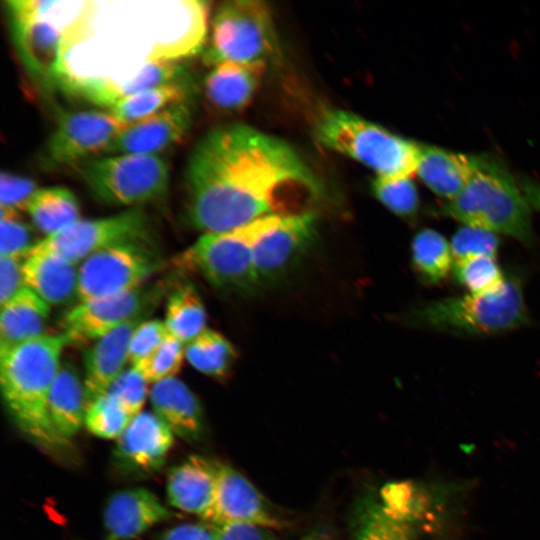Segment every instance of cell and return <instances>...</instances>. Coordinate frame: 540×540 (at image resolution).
<instances>
[{
    "label": "cell",
    "mask_w": 540,
    "mask_h": 540,
    "mask_svg": "<svg viewBox=\"0 0 540 540\" xmlns=\"http://www.w3.org/2000/svg\"><path fill=\"white\" fill-rule=\"evenodd\" d=\"M183 178L187 221L203 234L312 210L323 195L320 180L292 146L243 124L202 136Z\"/></svg>",
    "instance_id": "cell-1"
},
{
    "label": "cell",
    "mask_w": 540,
    "mask_h": 540,
    "mask_svg": "<svg viewBox=\"0 0 540 540\" xmlns=\"http://www.w3.org/2000/svg\"><path fill=\"white\" fill-rule=\"evenodd\" d=\"M208 15L199 0L88 1L63 37L58 91L109 110L147 64L202 52Z\"/></svg>",
    "instance_id": "cell-2"
},
{
    "label": "cell",
    "mask_w": 540,
    "mask_h": 540,
    "mask_svg": "<svg viewBox=\"0 0 540 540\" xmlns=\"http://www.w3.org/2000/svg\"><path fill=\"white\" fill-rule=\"evenodd\" d=\"M67 344L64 335L43 334L0 350V386L6 408L16 425L47 448L63 447L66 440L54 430L48 397Z\"/></svg>",
    "instance_id": "cell-3"
},
{
    "label": "cell",
    "mask_w": 540,
    "mask_h": 540,
    "mask_svg": "<svg viewBox=\"0 0 540 540\" xmlns=\"http://www.w3.org/2000/svg\"><path fill=\"white\" fill-rule=\"evenodd\" d=\"M531 209L519 182L501 162L485 154L480 168L461 192L442 206L441 214L530 245L534 242Z\"/></svg>",
    "instance_id": "cell-4"
},
{
    "label": "cell",
    "mask_w": 540,
    "mask_h": 540,
    "mask_svg": "<svg viewBox=\"0 0 540 540\" xmlns=\"http://www.w3.org/2000/svg\"><path fill=\"white\" fill-rule=\"evenodd\" d=\"M313 135L321 146L362 163L377 177L416 174L421 144L352 112L337 108L322 111Z\"/></svg>",
    "instance_id": "cell-5"
},
{
    "label": "cell",
    "mask_w": 540,
    "mask_h": 540,
    "mask_svg": "<svg viewBox=\"0 0 540 540\" xmlns=\"http://www.w3.org/2000/svg\"><path fill=\"white\" fill-rule=\"evenodd\" d=\"M527 320L522 288L513 277H506L494 291L431 301L410 315V321L417 326L472 336L505 332Z\"/></svg>",
    "instance_id": "cell-6"
},
{
    "label": "cell",
    "mask_w": 540,
    "mask_h": 540,
    "mask_svg": "<svg viewBox=\"0 0 540 540\" xmlns=\"http://www.w3.org/2000/svg\"><path fill=\"white\" fill-rule=\"evenodd\" d=\"M278 55V38L266 2L230 0L217 8L202 51L206 65L230 61L264 70Z\"/></svg>",
    "instance_id": "cell-7"
},
{
    "label": "cell",
    "mask_w": 540,
    "mask_h": 540,
    "mask_svg": "<svg viewBox=\"0 0 540 540\" xmlns=\"http://www.w3.org/2000/svg\"><path fill=\"white\" fill-rule=\"evenodd\" d=\"M284 215L258 219L233 230L204 233L179 257V264L198 272L216 288L248 293L259 288L254 267L258 241Z\"/></svg>",
    "instance_id": "cell-8"
},
{
    "label": "cell",
    "mask_w": 540,
    "mask_h": 540,
    "mask_svg": "<svg viewBox=\"0 0 540 540\" xmlns=\"http://www.w3.org/2000/svg\"><path fill=\"white\" fill-rule=\"evenodd\" d=\"M77 169L91 194L106 204L136 208L160 201L168 192L170 169L160 155L99 156Z\"/></svg>",
    "instance_id": "cell-9"
},
{
    "label": "cell",
    "mask_w": 540,
    "mask_h": 540,
    "mask_svg": "<svg viewBox=\"0 0 540 540\" xmlns=\"http://www.w3.org/2000/svg\"><path fill=\"white\" fill-rule=\"evenodd\" d=\"M11 39L25 71L45 94L58 91L64 31L43 14L36 0H8Z\"/></svg>",
    "instance_id": "cell-10"
},
{
    "label": "cell",
    "mask_w": 540,
    "mask_h": 540,
    "mask_svg": "<svg viewBox=\"0 0 540 540\" xmlns=\"http://www.w3.org/2000/svg\"><path fill=\"white\" fill-rule=\"evenodd\" d=\"M161 265L152 243H125L97 251L78 266V302L143 287Z\"/></svg>",
    "instance_id": "cell-11"
},
{
    "label": "cell",
    "mask_w": 540,
    "mask_h": 540,
    "mask_svg": "<svg viewBox=\"0 0 540 540\" xmlns=\"http://www.w3.org/2000/svg\"><path fill=\"white\" fill-rule=\"evenodd\" d=\"M56 112L55 128L40 154V162L47 169L77 168L101 153L106 154L128 126L108 111L59 109Z\"/></svg>",
    "instance_id": "cell-12"
},
{
    "label": "cell",
    "mask_w": 540,
    "mask_h": 540,
    "mask_svg": "<svg viewBox=\"0 0 540 540\" xmlns=\"http://www.w3.org/2000/svg\"><path fill=\"white\" fill-rule=\"evenodd\" d=\"M148 216L139 207L118 214L78 220L35 244L73 263H81L97 251L125 243H152Z\"/></svg>",
    "instance_id": "cell-13"
},
{
    "label": "cell",
    "mask_w": 540,
    "mask_h": 540,
    "mask_svg": "<svg viewBox=\"0 0 540 540\" xmlns=\"http://www.w3.org/2000/svg\"><path fill=\"white\" fill-rule=\"evenodd\" d=\"M159 296L155 288L138 289L78 302L62 319L67 344L96 341L119 326L143 319Z\"/></svg>",
    "instance_id": "cell-14"
},
{
    "label": "cell",
    "mask_w": 540,
    "mask_h": 540,
    "mask_svg": "<svg viewBox=\"0 0 540 540\" xmlns=\"http://www.w3.org/2000/svg\"><path fill=\"white\" fill-rule=\"evenodd\" d=\"M317 224L314 210L284 215L261 237L254 255L259 288L279 280L304 255L315 239Z\"/></svg>",
    "instance_id": "cell-15"
},
{
    "label": "cell",
    "mask_w": 540,
    "mask_h": 540,
    "mask_svg": "<svg viewBox=\"0 0 540 540\" xmlns=\"http://www.w3.org/2000/svg\"><path fill=\"white\" fill-rule=\"evenodd\" d=\"M202 519L214 527L245 523L271 529L282 525L249 480L234 468L220 464L212 502Z\"/></svg>",
    "instance_id": "cell-16"
},
{
    "label": "cell",
    "mask_w": 540,
    "mask_h": 540,
    "mask_svg": "<svg viewBox=\"0 0 540 540\" xmlns=\"http://www.w3.org/2000/svg\"><path fill=\"white\" fill-rule=\"evenodd\" d=\"M193 102L172 105L144 120L128 125L105 155L159 153L181 143L193 120Z\"/></svg>",
    "instance_id": "cell-17"
},
{
    "label": "cell",
    "mask_w": 540,
    "mask_h": 540,
    "mask_svg": "<svg viewBox=\"0 0 540 540\" xmlns=\"http://www.w3.org/2000/svg\"><path fill=\"white\" fill-rule=\"evenodd\" d=\"M174 434L153 412H140L117 439L115 456L129 471L151 473L165 462Z\"/></svg>",
    "instance_id": "cell-18"
},
{
    "label": "cell",
    "mask_w": 540,
    "mask_h": 540,
    "mask_svg": "<svg viewBox=\"0 0 540 540\" xmlns=\"http://www.w3.org/2000/svg\"><path fill=\"white\" fill-rule=\"evenodd\" d=\"M135 319L109 332L86 350L84 354V389L87 406L105 394L125 370L129 362V344L136 326Z\"/></svg>",
    "instance_id": "cell-19"
},
{
    "label": "cell",
    "mask_w": 540,
    "mask_h": 540,
    "mask_svg": "<svg viewBox=\"0 0 540 540\" xmlns=\"http://www.w3.org/2000/svg\"><path fill=\"white\" fill-rule=\"evenodd\" d=\"M170 516L167 508L149 490L132 488L114 493L104 510L108 540H131Z\"/></svg>",
    "instance_id": "cell-20"
},
{
    "label": "cell",
    "mask_w": 540,
    "mask_h": 540,
    "mask_svg": "<svg viewBox=\"0 0 540 540\" xmlns=\"http://www.w3.org/2000/svg\"><path fill=\"white\" fill-rule=\"evenodd\" d=\"M25 286L47 304L65 305L78 300V267L61 255L32 247L23 261Z\"/></svg>",
    "instance_id": "cell-21"
},
{
    "label": "cell",
    "mask_w": 540,
    "mask_h": 540,
    "mask_svg": "<svg viewBox=\"0 0 540 540\" xmlns=\"http://www.w3.org/2000/svg\"><path fill=\"white\" fill-rule=\"evenodd\" d=\"M484 157L421 144L416 174L434 194L449 201L474 176Z\"/></svg>",
    "instance_id": "cell-22"
},
{
    "label": "cell",
    "mask_w": 540,
    "mask_h": 540,
    "mask_svg": "<svg viewBox=\"0 0 540 540\" xmlns=\"http://www.w3.org/2000/svg\"><path fill=\"white\" fill-rule=\"evenodd\" d=\"M154 413L174 435L199 440L204 432V414L194 392L176 377L154 383L149 393Z\"/></svg>",
    "instance_id": "cell-23"
},
{
    "label": "cell",
    "mask_w": 540,
    "mask_h": 540,
    "mask_svg": "<svg viewBox=\"0 0 540 540\" xmlns=\"http://www.w3.org/2000/svg\"><path fill=\"white\" fill-rule=\"evenodd\" d=\"M218 467L219 464L198 455L174 466L167 479L169 503L202 518L212 502Z\"/></svg>",
    "instance_id": "cell-24"
},
{
    "label": "cell",
    "mask_w": 540,
    "mask_h": 540,
    "mask_svg": "<svg viewBox=\"0 0 540 540\" xmlns=\"http://www.w3.org/2000/svg\"><path fill=\"white\" fill-rule=\"evenodd\" d=\"M263 71L230 61L222 62L212 67L204 80L205 97L218 111H240L253 98Z\"/></svg>",
    "instance_id": "cell-25"
},
{
    "label": "cell",
    "mask_w": 540,
    "mask_h": 540,
    "mask_svg": "<svg viewBox=\"0 0 540 540\" xmlns=\"http://www.w3.org/2000/svg\"><path fill=\"white\" fill-rule=\"evenodd\" d=\"M50 305L24 287L1 305L0 350L37 338L44 333Z\"/></svg>",
    "instance_id": "cell-26"
},
{
    "label": "cell",
    "mask_w": 540,
    "mask_h": 540,
    "mask_svg": "<svg viewBox=\"0 0 540 540\" xmlns=\"http://www.w3.org/2000/svg\"><path fill=\"white\" fill-rule=\"evenodd\" d=\"M84 383L75 366L61 363L48 397V415L56 433L64 440L73 437L84 424Z\"/></svg>",
    "instance_id": "cell-27"
},
{
    "label": "cell",
    "mask_w": 540,
    "mask_h": 540,
    "mask_svg": "<svg viewBox=\"0 0 540 540\" xmlns=\"http://www.w3.org/2000/svg\"><path fill=\"white\" fill-rule=\"evenodd\" d=\"M408 518L384 500L363 498L356 507L351 540H415Z\"/></svg>",
    "instance_id": "cell-28"
},
{
    "label": "cell",
    "mask_w": 540,
    "mask_h": 540,
    "mask_svg": "<svg viewBox=\"0 0 540 540\" xmlns=\"http://www.w3.org/2000/svg\"><path fill=\"white\" fill-rule=\"evenodd\" d=\"M26 212L46 237L78 221L80 206L71 190L52 186L38 189L28 202Z\"/></svg>",
    "instance_id": "cell-29"
},
{
    "label": "cell",
    "mask_w": 540,
    "mask_h": 540,
    "mask_svg": "<svg viewBox=\"0 0 540 540\" xmlns=\"http://www.w3.org/2000/svg\"><path fill=\"white\" fill-rule=\"evenodd\" d=\"M196 91L195 83L164 85L121 98L108 112L130 125L172 105L193 102Z\"/></svg>",
    "instance_id": "cell-30"
},
{
    "label": "cell",
    "mask_w": 540,
    "mask_h": 540,
    "mask_svg": "<svg viewBox=\"0 0 540 540\" xmlns=\"http://www.w3.org/2000/svg\"><path fill=\"white\" fill-rule=\"evenodd\" d=\"M206 319L204 303L192 284L169 294L164 323L170 335L186 345L206 329Z\"/></svg>",
    "instance_id": "cell-31"
},
{
    "label": "cell",
    "mask_w": 540,
    "mask_h": 540,
    "mask_svg": "<svg viewBox=\"0 0 540 540\" xmlns=\"http://www.w3.org/2000/svg\"><path fill=\"white\" fill-rule=\"evenodd\" d=\"M411 262L414 271L424 283L439 284L453 269L450 242L434 229H422L412 240Z\"/></svg>",
    "instance_id": "cell-32"
},
{
    "label": "cell",
    "mask_w": 540,
    "mask_h": 540,
    "mask_svg": "<svg viewBox=\"0 0 540 540\" xmlns=\"http://www.w3.org/2000/svg\"><path fill=\"white\" fill-rule=\"evenodd\" d=\"M236 355L232 343L209 328L185 345V359L188 363L202 374L217 379L228 375Z\"/></svg>",
    "instance_id": "cell-33"
},
{
    "label": "cell",
    "mask_w": 540,
    "mask_h": 540,
    "mask_svg": "<svg viewBox=\"0 0 540 540\" xmlns=\"http://www.w3.org/2000/svg\"><path fill=\"white\" fill-rule=\"evenodd\" d=\"M132 419L113 395L105 393L87 406L84 424L99 438L118 439Z\"/></svg>",
    "instance_id": "cell-34"
},
{
    "label": "cell",
    "mask_w": 540,
    "mask_h": 540,
    "mask_svg": "<svg viewBox=\"0 0 540 540\" xmlns=\"http://www.w3.org/2000/svg\"><path fill=\"white\" fill-rule=\"evenodd\" d=\"M452 272L457 282L468 293L482 294L499 288L505 281L495 257L477 256L453 263Z\"/></svg>",
    "instance_id": "cell-35"
},
{
    "label": "cell",
    "mask_w": 540,
    "mask_h": 540,
    "mask_svg": "<svg viewBox=\"0 0 540 540\" xmlns=\"http://www.w3.org/2000/svg\"><path fill=\"white\" fill-rule=\"evenodd\" d=\"M372 192L378 201L399 217H413L419 209V193L412 177L376 176Z\"/></svg>",
    "instance_id": "cell-36"
},
{
    "label": "cell",
    "mask_w": 540,
    "mask_h": 540,
    "mask_svg": "<svg viewBox=\"0 0 540 540\" xmlns=\"http://www.w3.org/2000/svg\"><path fill=\"white\" fill-rule=\"evenodd\" d=\"M185 359V344L172 335L146 358L133 365L148 383L173 378L180 371Z\"/></svg>",
    "instance_id": "cell-37"
},
{
    "label": "cell",
    "mask_w": 540,
    "mask_h": 540,
    "mask_svg": "<svg viewBox=\"0 0 540 540\" xmlns=\"http://www.w3.org/2000/svg\"><path fill=\"white\" fill-rule=\"evenodd\" d=\"M450 246L454 262L477 256L496 258L499 238L493 232L463 225L453 235Z\"/></svg>",
    "instance_id": "cell-38"
},
{
    "label": "cell",
    "mask_w": 540,
    "mask_h": 540,
    "mask_svg": "<svg viewBox=\"0 0 540 540\" xmlns=\"http://www.w3.org/2000/svg\"><path fill=\"white\" fill-rule=\"evenodd\" d=\"M0 257L26 258L32 247V228L23 222L20 212L1 208Z\"/></svg>",
    "instance_id": "cell-39"
},
{
    "label": "cell",
    "mask_w": 540,
    "mask_h": 540,
    "mask_svg": "<svg viewBox=\"0 0 540 540\" xmlns=\"http://www.w3.org/2000/svg\"><path fill=\"white\" fill-rule=\"evenodd\" d=\"M148 382L131 366L124 370L106 393L113 395L134 418L140 412L147 398Z\"/></svg>",
    "instance_id": "cell-40"
},
{
    "label": "cell",
    "mask_w": 540,
    "mask_h": 540,
    "mask_svg": "<svg viewBox=\"0 0 540 540\" xmlns=\"http://www.w3.org/2000/svg\"><path fill=\"white\" fill-rule=\"evenodd\" d=\"M169 335L164 321H141L134 329L129 344V363L137 364L149 356Z\"/></svg>",
    "instance_id": "cell-41"
},
{
    "label": "cell",
    "mask_w": 540,
    "mask_h": 540,
    "mask_svg": "<svg viewBox=\"0 0 540 540\" xmlns=\"http://www.w3.org/2000/svg\"><path fill=\"white\" fill-rule=\"evenodd\" d=\"M36 182L26 176L9 171L0 175V208L26 211L28 202L37 191Z\"/></svg>",
    "instance_id": "cell-42"
},
{
    "label": "cell",
    "mask_w": 540,
    "mask_h": 540,
    "mask_svg": "<svg viewBox=\"0 0 540 540\" xmlns=\"http://www.w3.org/2000/svg\"><path fill=\"white\" fill-rule=\"evenodd\" d=\"M25 258L0 257V304L3 305L25 287L23 261Z\"/></svg>",
    "instance_id": "cell-43"
},
{
    "label": "cell",
    "mask_w": 540,
    "mask_h": 540,
    "mask_svg": "<svg viewBox=\"0 0 540 540\" xmlns=\"http://www.w3.org/2000/svg\"><path fill=\"white\" fill-rule=\"evenodd\" d=\"M215 540H279L270 529L245 523L215 527Z\"/></svg>",
    "instance_id": "cell-44"
},
{
    "label": "cell",
    "mask_w": 540,
    "mask_h": 540,
    "mask_svg": "<svg viewBox=\"0 0 540 540\" xmlns=\"http://www.w3.org/2000/svg\"><path fill=\"white\" fill-rule=\"evenodd\" d=\"M160 540H215V528L198 523L180 524L166 531Z\"/></svg>",
    "instance_id": "cell-45"
},
{
    "label": "cell",
    "mask_w": 540,
    "mask_h": 540,
    "mask_svg": "<svg viewBox=\"0 0 540 540\" xmlns=\"http://www.w3.org/2000/svg\"><path fill=\"white\" fill-rule=\"evenodd\" d=\"M519 185L531 208L540 211V182L527 178H519Z\"/></svg>",
    "instance_id": "cell-46"
},
{
    "label": "cell",
    "mask_w": 540,
    "mask_h": 540,
    "mask_svg": "<svg viewBox=\"0 0 540 540\" xmlns=\"http://www.w3.org/2000/svg\"><path fill=\"white\" fill-rule=\"evenodd\" d=\"M301 540H332L330 533L325 528H314Z\"/></svg>",
    "instance_id": "cell-47"
}]
</instances>
